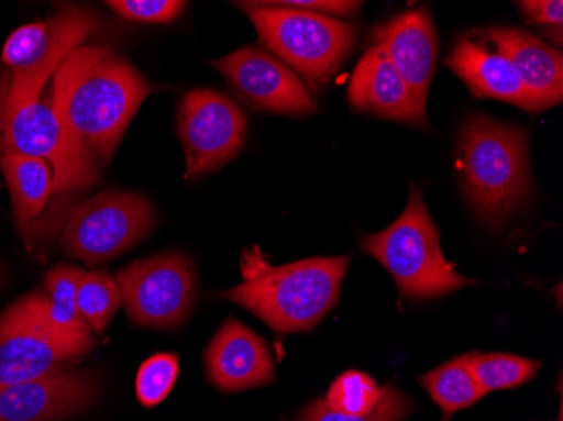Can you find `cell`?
I'll use <instances>...</instances> for the list:
<instances>
[{
	"mask_svg": "<svg viewBox=\"0 0 563 421\" xmlns=\"http://www.w3.org/2000/svg\"><path fill=\"white\" fill-rule=\"evenodd\" d=\"M53 103L85 159L106 166L154 85L115 51L80 46L53 76Z\"/></svg>",
	"mask_w": 563,
	"mask_h": 421,
	"instance_id": "obj_1",
	"label": "cell"
},
{
	"mask_svg": "<svg viewBox=\"0 0 563 421\" xmlns=\"http://www.w3.org/2000/svg\"><path fill=\"white\" fill-rule=\"evenodd\" d=\"M350 256L309 258L274 267L258 246L242 253L243 281L218 293L280 334L311 331L334 309Z\"/></svg>",
	"mask_w": 563,
	"mask_h": 421,
	"instance_id": "obj_2",
	"label": "cell"
},
{
	"mask_svg": "<svg viewBox=\"0 0 563 421\" xmlns=\"http://www.w3.org/2000/svg\"><path fill=\"white\" fill-rule=\"evenodd\" d=\"M464 196L483 223L501 226L530 198L528 134L489 117H467L457 142Z\"/></svg>",
	"mask_w": 563,
	"mask_h": 421,
	"instance_id": "obj_3",
	"label": "cell"
},
{
	"mask_svg": "<svg viewBox=\"0 0 563 421\" xmlns=\"http://www.w3.org/2000/svg\"><path fill=\"white\" fill-rule=\"evenodd\" d=\"M362 248L390 272L407 300L438 299L474 284L445 259L438 226L416 184L401 217L387 230L363 236Z\"/></svg>",
	"mask_w": 563,
	"mask_h": 421,
	"instance_id": "obj_4",
	"label": "cell"
},
{
	"mask_svg": "<svg viewBox=\"0 0 563 421\" xmlns=\"http://www.w3.org/2000/svg\"><path fill=\"white\" fill-rule=\"evenodd\" d=\"M240 8L252 19L262 43L314 90L328 84L356 43V25L340 19L277 2H243Z\"/></svg>",
	"mask_w": 563,
	"mask_h": 421,
	"instance_id": "obj_5",
	"label": "cell"
},
{
	"mask_svg": "<svg viewBox=\"0 0 563 421\" xmlns=\"http://www.w3.org/2000/svg\"><path fill=\"white\" fill-rule=\"evenodd\" d=\"M97 15L90 9L66 8L55 18L14 31L2 53V62L12 75L2 109L40 100L47 81L97 30Z\"/></svg>",
	"mask_w": 563,
	"mask_h": 421,
	"instance_id": "obj_6",
	"label": "cell"
},
{
	"mask_svg": "<svg viewBox=\"0 0 563 421\" xmlns=\"http://www.w3.org/2000/svg\"><path fill=\"white\" fill-rule=\"evenodd\" d=\"M156 223L147 199L135 192L107 191L73 209L62 246L88 265L106 263L137 245Z\"/></svg>",
	"mask_w": 563,
	"mask_h": 421,
	"instance_id": "obj_7",
	"label": "cell"
},
{
	"mask_svg": "<svg viewBox=\"0 0 563 421\" xmlns=\"http://www.w3.org/2000/svg\"><path fill=\"white\" fill-rule=\"evenodd\" d=\"M0 130L4 154L31 155L49 164L55 192L88 188L97 179V169L85 159L59 120L51 87L33 103L2 109Z\"/></svg>",
	"mask_w": 563,
	"mask_h": 421,
	"instance_id": "obj_8",
	"label": "cell"
},
{
	"mask_svg": "<svg viewBox=\"0 0 563 421\" xmlns=\"http://www.w3.org/2000/svg\"><path fill=\"white\" fill-rule=\"evenodd\" d=\"M126 315L141 328L181 324L196 300V272L181 253L139 259L117 274Z\"/></svg>",
	"mask_w": 563,
	"mask_h": 421,
	"instance_id": "obj_9",
	"label": "cell"
},
{
	"mask_svg": "<svg viewBox=\"0 0 563 421\" xmlns=\"http://www.w3.org/2000/svg\"><path fill=\"white\" fill-rule=\"evenodd\" d=\"M90 350L51 328L41 292L30 293L0 315V386L40 378Z\"/></svg>",
	"mask_w": 563,
	"mask_h": 421,
	"instance_id": "obj_10",
	"label": "cell"
},
{
	"mask_svg": "<svg viewBox=\"0 0 563 421\" xmlns=\"http://www.w3.org/2000/svg\"><path fill=\"white\" fill-rule=\"evenodd\" d=\"M177 134L186 157V179L220 170L235 159L246 139V117L220 91L191 90L177 109Z\"/></svg>",
	"mask_w": 563,
	"mask_h": 421,
	"instance_id": "obj_11",
	"label": "cell"
},
{
	"mask_svg": "<svg viewBox=\"0 0 563 421\" xmlns=\"http://www.w3.org/2000/svg\"><path fill=\"white\" fill-rule=\"evenodd\" d=\"M210 65L258 109L278 115H309L319 110L299 76L261 47H240Z\"/></svg>",
	"mask_w": 563,
	"mask_h": 421,
	"instance_id": "obj_12",
	"label": "cell"
},
{
	"mask_svg": "<svg viewBox=\"0 0 563 421\" xmlns=\"http://www.w3.org/2000/svg\"><path fill=\"white\" fill-rule=\"evenodd\" d=\"M95 398L90 373L59 366L40 378L0 386V421H63L87 410Z\"/></svg>",
	"mask_w": 563,
	"mask_h": 421,
	"instance_id": "obj_13",
	"label": "cell"
},
{
	"mask_svg": "<svg viewBox=\"0 0 563 421\" xmlns=\"http://www.w3.org/2000/svg\"><path fill=\"white\" fill-rule=\"evenodd\" d=\"M207 372L221 391H242L275 379L274 361L261 335L242 322L228 319L207 350Z\"/></svg>",
	"mask_w": 563,
	"mask_h": 421,
	"instance_id": "obj_14",
	"label": "cell"
},
{
	"mask_svg": "<svg viewBox=\"0 0 563 421\" xmlns=\"http://www.w3.org/2000/svg\"><path fill=\"white\" fill-rule=\"evenodd\" d=\"M347 97L351 107L360 112L427 126L426 110L378 44H373L357 63Z\"/></svg>",
	"mask_w": 563,
	"mask_h": 421,
	"instance_id": "obj_15",
	"label": "cell"
},
{
	"mask_svg": "<svg viewBox=\"0 0 563 421\" xmlns=\"http://www.w3.org/2000/svg\"><path fill=\"white\" fill-rule=\"evenodd\" d=\"M375 41L404 76L417 103L426 110L430 80L438 62V34L429 9H413L397 15L376 30Z\"/></svg>",
	"mask_w": 563,
	"mask_h": 421,
	"instance_id": "obj_16",
	"label": "cell"
},
{
	"mask_svg": "<svg viewBox=\"0 0 563 421\" xmlns=\"http://www.w3.org/2000/svg\"><path fill=\"white\" fill-rule=\"evenodd\" d=\"M445 63L474 97L506 101L530 113L542 112L525 88L514 63L499 51L488 49L470 36H463L454 44Z\"/></svg>",
	"mask_w": 563,
	"mask_h": 421,
	"instance_id": "obj_17",
	"label": "cell"
},
{
	"mask_svg": "<svg viewBox=\"0 0 563 421\" xmlns=\"http://www.w3.org/2000/svg\"><path fill=\"white\" fill-rule=\"evenodd\" d=\"M496 51L514 63L525 88L540 109H552L563 97L562 53L527 31L489 27L484 31Z\"/></svg>",
	"mask_w": 563,
	"mask_h": 421,
	"instance_id": "obj_18",
	"label": "cell"
},
{
	"mask_svg": "<svg viewBox=\"0 0 563 421\" xmlns=\"http://www.w3.org/2000/svg\"><path fill=\"white\" fill-rule=\"evenodd\" d=\"M85 272L71 265H56L44 278L43 297L44 315L51 328L68 341L93 346L91 331L78 312V285Z\"/></svg>",
	"mask_w": 563,
	"mask_h": 421,
	"instance_id": "obj_19",
	"label": "cell"
},
{
	"mask_svg": "<svg viewBox=\"0 0 563 421\" xmlns=\"http://www.w3.org/2000/svg\"><path fill=\"white\" fill-rule=\"evenodd\" d=\"M0 167L8 180L15 217L22 224L30 223L55 191L53 169L46 160L22 154L2 155Z\"/></svg>",
	"mask_w": 563,
	"mask_h": 421,
	"instance_id": "obj_20",
	"label": "cell"
},
{
	"mask_svg": "<svg viewBox=\"0 0 563 421\" xmlns=\"http://www.w3.org/2000/svg\"><path fill=\"white\" fill-rule=\"evenodd\" d=\"M430 398L441 407L444 418L473 407L486 395L471 369V353L454 357L420 378Z\"/></svg>",
	"mask_w": 563,
	"mask_h": 421,
	"instance_id": "obj_21",
	"label": "cell"
},
{
	"mask_svg": "<svg viewBox=\"0 0 563 421\" xmlns=\"http://www.w3.org/2000/svg\"><path fill=\"white\" fill-rule=\"evenodd\" d=\"M76 302L88 329L91 332H103L122 306V290L112 275L106 272H90L84 275L78 285Z\"/></svg>",
	"mask_w": 563,
	"mask_h": 421,
	"instance_id": "obj_22",
	"label": "cell"
},
{
	"mask_svg": "<svg viewBox=\"0 0 563 421\" xmlns=\"http://www.w3.org/2000/svg\"><path fill=\"white\" fill-rule=\"evenodd\" d=\"M542 363L528 357L501 353H471V369L484 392L525 385L539 372Z\"/></svg>",
	"mask_w": 563,
	"mask_h": 421,
	"instance_id": "obj_23",
	"label": "cell"
},
{
	"mask_svg": "<svg viewBox=\"0 0 563 421\" xmlns=\"http://www.w3.org/2000/svg\"><path fill=\"white\" fill-rule=\"evenodd\" d=\"M382 395L383 386H378L372 376L351 369L334 379L322 400L332 410L362 417L378 407Z\"/></svg>",
	"mask_w": 563,
	"mask_h": 421,
	"instance_id": "obj_24",
	"label": "cell"
},
{
	"mask_svg": "<svg viewBox=\"0 0 563 421\" xmlns=\"http://www.w3.org/2000/svg\"><path fill=\"white\" fill-rule=\"evenodd\" d=\"M410 411H412V403L404 392L387 385L383 386L382 400L372 413L354 417V414L332 410L324 400H318L300 411L296 421H404Z\"/></svg>",
	"mask_w": 563,
	"mask_h": 421,
	"instance_id": "obj_25",
	"label": "cell"
},
{
	"mask_svg": "<svg viewBox=\"0 0 563 421\" xmlns=\"http://www.w3.org/2000/svg\"><path fill=\"white\" fill-rule=\"evenodd\" d=\"M179 373V363L174 354H156L148 357L139 369L135 391L144 407H157L166 400Z\"/></svg>",
	"mask_w": 563,
	"mask_h": 421,
	"instance_id": "obj_26",
	"label": "cell"
},
{
	"mask_svg": "<svg viewBox=\"0 0 563 421\" xmlns=\"http://www.w3.org/2000/svg\"><path fill=\"white\" fill-rule=\"evenodd\" d=\"M107 5L126 21L167 24L185 11L186 2H176V0H110Z\"/></svg>",
	"mask_w": 563,
	"mask_h": 421,
	"instance_id": "obj_27",
	"label": "cell"
},
{
	"mask_svg": "<svg viewBox=\"0 0 563 421\" xmlns=\"http://www.w3.org/2000/svg\"><path fill=\"white\" fill-rule=\"evenodd\" d=\"M517 5L531 24H545L550 27L556 25L562 30L563 4L560 0H528L518 2Z\"/></svg>",
	"mask_w": 563,
	"mask_h": 421,
	"instance_id": "obj_28",
	"label": "cell"
},
{
	"mask_svg": "<svg viewBox=\"0 0 563 421\" xmlns=\"http://www.w3.org/2000/svg\"><path fill=\"white\" fill-rule=\"evenodd\" d=\"M284 8L302 9V11L318 12V14L329 15H351L360 9V2H336V0H287V2H277Z\"/></svg>",
	"mask_w": 563,
	"mask_h": 421,
	"instance_id": "obj_29",
	"label": "cell"
},
{
	"mask_svg": "<svg viewBox=\"0 0 563 421\" xmlns=\"http://www.w3.org/2000/svg\"><path fill=\"white\" fill-rule=\"evenodd\" d=\"M2 155H4V142H2V130H0V160H2Z\"/></svg>",
	"mask_w": 563,
	"mask_h": 421,
	"instance_id": "obj_30",
	"label": "cell"
},
{
	"mask_svg": "<svg viewBox=\"0 0 563 421\" xmlns=\"http://www.w3.org/2000/svg\"><path fill=\"white\" fill-rule=\"evenodd\" d=\"M0 281H2V270H0Z\"/></svg>",
	"mask_w": 563,
	"mask_h": 421,
	"instance_id": "obj_31",
	"label": "cell"
}]
</instances>
